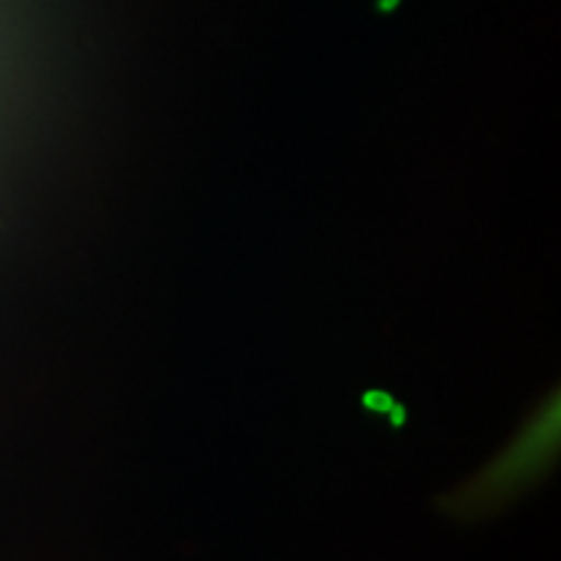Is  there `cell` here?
<instances>
[{
    "label": "cell",
    "instance_id": "obj_1",
    "mask_svg": "<svg viewBox=\"0 0 561 561\" xmlns=\"http://www.w3.org/2000/svg\"><path fill=\"white\" fill-rule=\"evenodd\" d=\"M551 447V416H546L538 424H533V430L528 432V437H523L517 445H512V450H507V458H502L491 471L486 486L491 491H504L510 486H515V481L520 476H528L533 468L541 466L549 455Z\"/></svg>",
    "mask_w": 561,
    "mask_h": 561
}]
</instances>
